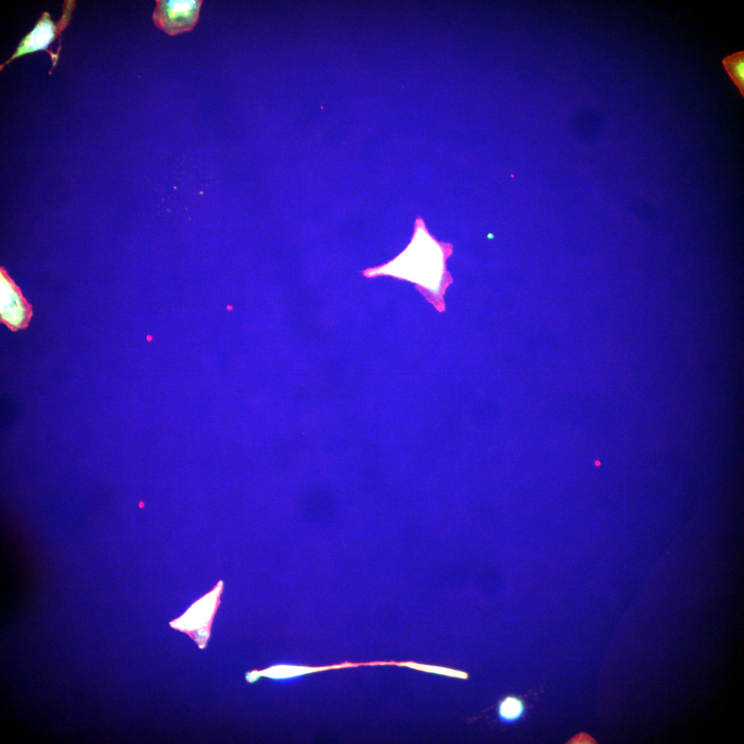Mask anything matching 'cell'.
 I'll return each instance as SVG.
<instances>
[{
  "label": "cell",
  "instance_id": "cell-7",
  "mask_svg": "<svg viewBox=\"0 0 744 744\" xmlns=\"http://www.w3.org/2000/svg\"><path fill=\"white\" fill-rule=\"evenodd\" d=\"M397 665H402V666H406V667H409L410 668H412V669H414V670H416L424 671V672H431V673H434V674L447 676H451V677L464 679L468 678L467 673H466L464 672L459 671V670H453V669H451V668L440 667V666L430 665H426V664H421V663H415V662H403V663L402 662V663H400Z\"/></svg>",
  "mask_w": 744,
  "mask_h": 744
},
{
  "label": "cell",
  "instance_id": "cell-5",
  "mask_svg": "<svg viewBox=\"0 0 744 744\" xmlns=\"http://www.w3.org/2000/svg\"><path fill=\"white\" fill-rule=\"evenodd\" d=\"M722 65L727 74L744 96V52L740 51L722 59Z\"/></svg>",
  "mask_w": 744,
  "mask_h": 744
},
{
  "label": "cell",
  "instance_id": "cell-6",
  "mask_svg": "<svg viewBox=\"0 0 744 744\" xmlns=\"http://www.w3.org/2000/svg\"><path fill=\"white\" fill-rule=\"evenodd\" d=\"M523 704L517 697L508 696L503 699L498 707L500 719L504 722H511L520 717L523 712Z\"/></svg>",
  "mask_w": 744,
  "mask_h": 744
},
{
  "label": "cell",
  "instance_id": "cell-1",
  "mask_svg": "<svg viewBox=\"0 0 744 744\" xmlns=\"http://www.w3.org/2000/svg\"><path fill=\"white\" fill-rule=\"evenodd\" d=\"M76 7L74 0H65L62 5V14L57 21H54L48 12L42 13L33 28L20 41L15 51L7 61L1 64L0 70L14 59L38 51L46 52L51 59L50 75L57 65L59 54L54 52L51 45L56 39L61 41L63 30L69 25Z\"/></svg>",
  "mask_w": 744,
  "mask_h": 744
},
{
  "label": "cell",
  "instance_id": "cell-2",
  "mask_svg": "<svg viewBox=\"0 0 744 744\" xmlns=\"http://www.w3.org/2000/svg\"><path fill=\"white\" fill-rule=\"evenodd\" d=\"M215 176L210 168H174L168 175L167 200L173 209H187L207 195Z\"/></svg>",
  "mask_w": 744,
  "mask_h": 744
},
{
  "label": "cell",
  "instance_id": "cell-9",
  "mask_svg": "<svg viewBox=\"0 0 744 744\" xmlns=\"http://www.w3.org/2000/svg\"><path fill=\"white\" fill-rule=\"evenodd\" d=\"M595 741L588 734L580 733L572 738L568 743H595Z\"/></svg>",
  "mask_w": 744,
  "mask_h": 744
},
{
  "label": "cell",
  "instance_id": "cell-4",
  "mask_svg": "<svg viewBox=\"0 0 744 744\" xmlns=\"http://www.w3.org/2000/svg\"><path fill=\"white\" fill-rule=\"evenodd\" d=\"M32 316V305L2 267L0 271V320L11 331L25 329Z\"/></svg>",
  "mask_w": 744,
  "mask_h": 744
},
{
  "label": "cell",
  "instance_id": "cell-8",
  "mask_svg": "<svg viewBox=\"0 0 744 744\" xmlns=\"http://www.w3.org/2000/svg\"><path fill=\"white\" fill-rule=\"evenodd\" d=\"M314 671V669L292 665H281L269 669L266 676L273 679H291Z\"/></svg>",
  "mask_w": 744,
  "mask_h": 744
},
{
  "label": "cell",
  "instance_id": "cell-3",
  "mask_svg": "<svg viewBox=\"0 0 744 744\" xmlns=\"http://www.w3.org/2000/svg\"><path fill=\"white\" fill-rule=\"evenodd\" d=\"M203 1L200 0H158L152 19L161 30L170 36L192 30L196 25Z\"/></svg>",
  "mask_w": 744,
  "mask_h": 744
}]
</instances>
